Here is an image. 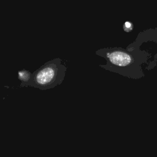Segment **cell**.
<instances>
[{"instance_id":"obj_3","label":"cell","mask_w":157,"mask_h":157,"mask_svg":"<svg viewBox=\"0 0 157 157\" xmlns=\"http://www.w3.org/2000/svg\"><path fill=\"white\" fill-rule=\"evenodd\" d=\"M32 73L29 71L23 69L18 72V79L20 81V87H28V83L31 80Z\"/></svg>"},{"instance_id":"obj_4","label":"cell","mask_w":157,"mask_h":157,"mask_svg":"<svg viewBox=\"0 0 157 157\" xmlns=\"http://www.w3.org/2000/svg\"><path fill=\"white\" fill-rule=\"evenodd\" d=\"M124 29L126 31H129L132 29V24L129 22V21H126L125 22L124 25Z\"/></svg>"},{"instance_id":"obj_1","label":"cell","mask_w":157,"mask_h":157,"mask_svg":"<svg viewBox=\"0 0 157 157\" xmlns=\"http://www.w3.org/2000/svg\"><path fill=\"white\" fill-rule=\"evenodd\" d=\"M66 67L61 64L59 59L46 63L32 73L28 86L46 90L61 84L64 79Z\"/></svg>"},{"instance_id":"obj_2","label":"cell","mask_w":157,"mask_h":157,"mask_svg":"<svg viewBox=\"0 0 157 157\" xmlns=\"http://www.w3.org/2000/svg\"><path fill=\"white\" fill-rule=\"evenodd\" d=\"M107 57L112 64L118 66H126L129 64L132 61L129 55L120 51L109 53L107 54Z\"/></svg>"}]
</instances>
